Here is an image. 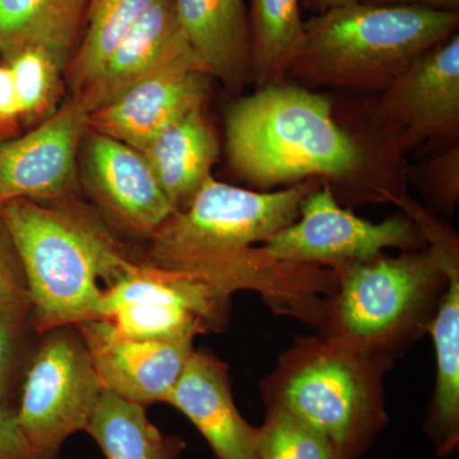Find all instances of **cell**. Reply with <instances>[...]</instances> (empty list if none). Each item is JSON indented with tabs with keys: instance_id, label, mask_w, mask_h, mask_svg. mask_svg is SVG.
Segmentation results:
<instances>
[{
	"instance_id": "cell-1",
	"label": "cell",
	"mask_w": 459,
	"mask_h": 459,
	"mask_svg": "<svg viewBox=\"0 0 459 459\" xmlns=\"http://www.w3.org/2000/svg\"><path fill=\"white\" fill-rule=\"evenodd\" d=\"M225 137L230 169L249 189L316 180L350 210H401L410 198L407 156L377 115L374 96L271 84L229 105Z\"/></svg>"
},
{
	"instance_id": "cell-2",
	"label": "cell",
	"mask_w": 459,
	"mask_h": 459,
	"mask_svg": "<svg viewBox=\"0 0 459 459\" xmlns=\"http://www.w3.org/2000/svg\"><path fill=\"white\" fill-rule=\"evenodd\" d=\"M319 186L307 180L258 192L212 175L184 210L172 212L151 235L146 263L228 296L258 292L274 313L307 320L328 291V271L276 261L255 244L295 222L305 197Z\"/></svg>"
},
{
	"instance_id": "cell-3",
	"label": "cell",
	"mask_w": 459,
	"mask_h": 459,
	"mask_svg": "<svg viewBox=\"0 0 459 459\" xmlns=\"http://www.w3.org/2000/svg\"><path fill=\"white\" fill-rule=\"evenodd\" d=\"M404 214L421 229L428 246L382 255L337 271V289L325 299L319 333L351 343L360 351L395 362L430 331L459 264L457 232L411 199Z\"/></svg>"
},
{
	"instance_id": "cell-4",
	"label": "cell",
	"mask_w": 459,
	"mask_h": 459,
	"mask_svg": "<svg viewBox=\"0 0 459 459\" xmlns=\"http://www.w3.org/2000/svg\"><path fill=\"white\" fill-rule=\"evenodd\" d=\"M4 226L25 273L40 332L105 319L108 292L134 262L83 208L8 199Z\"/></svg>"
},
{
	"instance_id": "cell-5",
	"label": "cell",
	"mask_w": 459,
	"mask_h": 459,
	"mask_svg": "<svg viewBox=\"0 0 459 459\" xmlns=\"http://www.w3.org/2000/svg\"><path fill=\"white\" fill-rule=\"evenodd\" d=\"M459 11L356 2L305 21L287 81L312 91L376 96L416 57L458 32Z\"/></svg>"
},
{
	"instance_id": "cell-6",
	"label": "cell",
	"mask_w": 459,
	"mask_h": 459,
	"mask_svg": "<svg viewBox=\"0 0 459 459\" xmlns=\"http://www.w3.org/2000/svg\"><path fill=\"white\" fill-rule=\"evenodd\" d=\"M394 362L318 333L296 338L259 385L277 407L331 440L344 459H361L389 424L385 377Z\"/></svg>"
},
{
	"instance_id": "cell-7",
	"label": "cell",
	"mask_w": 459,
	"mask_h": 459,
	"mask_svg": "<svg viewBox=\"0 0 459 459\" xmlns=\"http://www.w3.org/2000/svg\"><path fill=\"white\" fill-rule=\"evenodd\" d=\"M428 246L421 229L403 212L370 222L343 207L331 189L319 186L305 197L295 222L281 230L262 249L280 262L337 271L368 261L388 249Z\"/></svg>"
},
{
	"instance_id": "cell-8",
	"label": "cell",
	"mask_w": 459,
	"mask_h": 459,
	"mask_svg": "<svg viewBox=\"0 0 459 459\" xmlns=\"http://www.w3.org/2000/svg\"><path fill=\"white\" fill-rule=\"evenodd\" d=\"M49 332L27 373L17 420L38 451L57 457L69 437L86 431L104 388L82 337Z\"/></svg>"
},
{
	"instance_id": "cell-9",
	"label": "cell",
	"mask_w": 459,
	"mask_h": 459,
	"mask_svg": "<svg viewBox=\"0 0 459 459\" xmlns=\"http://www.w3.org/2000/svg\"><path fill=\"white\" fill-rule=\"evenodd\" d=\"M231 296L186 274L134 263L108 292V319L124 336L143 341L195 340L229 325Z\"/></svg>"
},
{
	"instance_id": "cell-10",
	"label": "cell",
	"mask_w": 459,
	"mask_h": 459,
	"mask_svg": "<svg viewBox=\"0 0 459 459\" xmlns=\"http://www.w3.org/2000/svg\"><path fill=\"white\" fill-rule=\"evenodd\" d=\"M374 104L404 155L458 146V32L416 57L374 96Z\"/></svg>"
},
{
	"instance_id": "cell-11",
	"label": "cell",
	"mask_w": 459,
	"mask_h": 459,
	"mask_svg": "<svg viewBox=\"0 0 459 459\" xmlns=\"http://www.w3.org/2000/svg\"><path fill=\"white\" fill-rule=\"evenodd\" d=\"M90 113L71 96L44 122L0 143V199L59 202L74 192L77 156L89 132Z\"/></svg>"
},
{
	"instance_id": "cell-12",
	"label": "cell",
	"mask_w": 459,
	"mask_h": 459,
	"mask_svg": "<svg viewBox=\"0 0 459 459\" xmlns=\"http://www.w3.org/2000/svg\"><path fill=\"white\" fill-rule=\"evenodd\" d=\"M210 84V75L195 51H189L91 113L89 131L142 152L169 124L204 108Z\"/></svg>"
},
{
	"instance_id": "cell-13",
	"label": "cell",
	"mask_w": 459,
	"mask_h": 459,
	"mask_svg": "<svg viewBox=\"0 0 459 459\" xmlns=\"http://www.w3.org/2000/svg\"><path fill=\"white\" fill-rule=\"evenodd\" d=\"M82 179L102 212L133 235L150 238L175 212L146 157L107 135L87 132Z\"/></svg>"
},
{
	"instance_id": "cell-14",
	"label": "cell",
	"mask_w": 459,
	"mask_h": 459,
	"mask_svg": "<svg viewBox=\"0 0 459 459\" xmlns=\"http://www.w3.org/2000/svg\"><path fill=\"white\" fill-rule=\"evenodd\" d=\"M102 388L148 406L168 401L195 350V340L143 341L124 336L108 319L75 325Z\"/></svg>"
},
{
	"instance_id": "cell-15",
	"label": "cell",
	"mask_w": 459,
	"mask_h": 459,
	"mask_svg": "<svg viewBox=\"0 0 459 459\" xmlns=\"http://www.w3.org/2000/svg\"><path fill=\"white\" fill-rule=\"evenodd\" d=\"M166 403L204 435L216 459H258V428L238 412L229 367L208 350H193Z\"/></svg>"
},
{
	"instance_id": "cell-16",
	"label": "cell",
	"mask_w": 459,
	"mask_h": 459,
	"mask_svg": "<svg viewBox=\"0 0 459 459\" xmlns=\"http://www.w3.org/2000/svg\"><path fill=\"white\" fill-rule=\"evenodd\" d=\"M189 51L193 49L178 21L174 0H157L108 56L98 77L75 96L93 113Z\"/></svg>"
},
{
	"instance_id": "cell-17",
	"label": "cell",
	"mask_w": 459,
	"mask_h": 459,
	"mask_svg": "<svg viewBox=\"0 0 459 459\" xmlns=\"http://www.w3.org/2000/svg\"><path fill=\"white\" fill-rule=\"evenodd\" d=\"M181 30L204 71L232 95L253 84L244 0H174Z\"/></svg>"
},
{
	"instance_id": "cell-18",
	"label": "cell",
	"mask_w": 459,
	"mask_h": 459,
	"mask_svg": "<svg viewBox=\"0 0 459 459\" xmlns=\"http://www.w3.org/2000/svg\"><path fill=\"white\" fill-rule=\"evenodd\" d=\"M142 153L166 197L175 210L181 211L212 177L220 142L204 107L169 124Z\"/></svg>"
},
{
	"instance_id": "cell-19",
	"label": "cell",
	"mask_w": 459,
	"mask_h": 459,
	"mask_svg": "<svg viewBox=\"0 0 459 459\" xmlns=\"http://www.w3.org/2000/svg\"><path fill=\"white\" fill-rule=\"evenodd\" d=\"M91 0H0V56L49 51L65 69L80 41Z\"/></svg>"
},
{
	"instance_id": "cell-20",
	"label": "cell",
	"mask_w": 459,
	"mask_h": 459,
	"mask_svg": "<svg viewBox=\"0 0 459 459\" xmlns=\"http://www.w3.org/2000/svg\"><path fill=\"white\" fill-rule=\"evenodd\" d=\"M437 373L424 431L439 457L459 446V264L449 271L448 286L437 305L430 331Z\"/></svg>"
},
{
	"instance_id": "cell-21",
	"label": "cell",
	"mask_w": 459,
	"mask_h": 459,
	"mask_svg": "<svg viewBox=\"0 0 459 459\" xmlns=\"http://www.w3.org/2000/svg\"><path fill=\"white\" fill-rule=\"evenodd\" d=\"M107 459H180L186 446L148 420L146 407L102 389L86 429Z\"/></svg>"
},
{
	"instance_id": "cell-22",
	"label": "cell",
	"mask_w": 459,
	"mask_h": 459,
	"mask_svg": "<svg viewBox=\"0 0 459 459\" xmlns=\"http://www.w3.org/2000/svg\"><path fill=\"white\" fill-rule=\"evenodd\" d=\"M249 30L255 90L287 82L305 39L301 0H250Z\"/></svg>"
},
{
	"instance_id": "cell-23",
	"label": "cell",
	"mask_w": 459,
	"mask_h": 459,
	"mask_svg": "<svg viewBox=\"0 0 459 459\" xmlns=\"http://www.w3.org/2000/svg\"><path fill=\"white\" fill-rule=\"evenodd\" d=\"M157 0H91L82 35L65 69L72 96L100 74L117 45Z\"/></svg>"
},
{
	"instance_id": "cell-24",
	"label": "cell",
	"mask_w": 459,
	"mask_h": 459,
	"mask_svg": "<svg viewBox=\"0 0 459 459\" xmlns=\"http://www.w3.org/2000/svg\"><path fill=\"white\" fill-rule=\"evenodd\" d=\"M11 71L21 120L39 124L56 113L60 107L62 75L65 69L49 51L29 48L4 63Z\"/></svg>"
},
{
	"instance_id": "cell-25",
	"label": "cell",
	"mask_w": 459,
	"mask_h": 459,
	"mask_svg": "<svg viewBox=\"0 0 459 459\" xmlns=\"http://www.w3.org/2000/svg\"><path fill=\"white\" fill-rule=\"evenodd\" d=\"M256 455L258 459H344L328 437L277 407H265Z\"/></svg>"
},
{
	"instance_id": "cell-26",
	"label": "cell",
	"mask_w": 459,
	"mask_h": 459,
	"mask_svg": "<svg viewBox=\"0 0 459 459\" xmlns=\"http://www.w3.org/2000/svg\"><path fill=\"white\" fill-rule=\"evenodd\" d=\"M409 183L419 190L431 213L442 219L452 216L459 199V144L409 165Z\"/></svg>"
},
{
	"instance_id": "cell-27",
	"label": "cell",
	"mask_w": 459,
	"mask_h": 459,
	"mask_svg": "<svg viewBox=\"0 0 459 459\" xmlns=\"http://www.w3.org/2000/svg\"><path fill=\"white\" fill-rule=\"evenodd\" d=\"M31 296L16 249L0 222V323L25 320Z\"/></svg>"
},
{
	"instance_id": "cell-28",
	"label": "cell",
	"mask_w": 459,
	"mask_h": 459,
	"mask_svg": "<svg viewBox=\"0 0 459 459\" xmlns=\"http://www.w3.org/2000/svg\"><path fill=\"white\" fill-rule=\"evenodd\" d=\"M0 459H57L45 455L27 440L17 420V407L0 389Z\"/></svg>"
},
{
	"instance_id": "cell-29",
	"label": "cell",
	"mask_w": 459,
	"mask_h": 459,
	"mask_svg": "<svg viewBox=\"0 0 459 459\" xmlns=\"http://www.w3.org/2000/svg\"><path fill=\"white\" fill-rule=\"evenodd\" d=\"M22 323L23 320H7L0 323V389H4L13 369Z\"/></svg>"
},
{
	"instance_id": "cell-30",
	"label": "cell",
	"mask_w": 459,
	"mask_h": 459,
	"mask_svg": "<svg viewBox=\"0 0 459 459\" xmlns=\"http://www.w3.org/2000/svg\"><path fill=\"white\" fill-rule=\"evenodd\" d=\"M20 120V105L13 78L8 66L0 65V128L13 126Z\"/></svg>"
},
{
	"instance_id": "cell-31",
	"label": "cell",
	"mask_w": 459,
	"mask_h": 459,
	"mask_svg": "<svg viewBox=\"0 0 459 459\" xmlns=\"http://www.w3.org/2000/svg\"><path fill=\"white\" fill-rule=\"evenodd\" d=\"M371 5H418L437 11H459V0H359Z\"/></svg>"
},
{
	"instance_id": "cell-32",
	"label": "cell",
	"mask_w": 459,
	"mask_h": 459,
	"mask_svg": "<svg viewBox=\"0 0 459 459\" xmlns=\"http://www.w3.org/2000/svg\"><path fill=\"white\" fill-rule=\"evenodd\" d=\"M356 2L359 0H301V5L307 11L319 14L329 11V9L343 7V5L352 4Z\"/></svg>"
},
{
	"instance_id": "cell-33",
	"label": "cell",
	"mask_w": 459,
	"mask_h": 459,
	"mask_svg": "<svg viewBox=\"0 0 459 459\" xmlns=\"http://www.w3.org/2000/svg\"><path fill=\"white\" fill-rule=\"evenodd\" d=\"M0 204H2V199H0Z\"/></svg>"
}]
</instances>
